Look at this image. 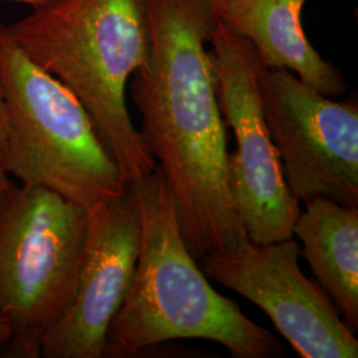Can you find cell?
Returning a JSON list of instances; mask_svg holds the SVG:
<instances>
[{
  "label": "cell",
  "instance_id": "16",
  "mask_svg": "<svg viewBox=\"0 0 358 358\" xmlns=\"http://www.w3.org/2000/svg\"><path fill=\"white\" fill-rule=\"evenodd\" d=\"M210 1H211V3H213V6L215 7L217 16H219V15H222V13H224V10L227 8V6H229V1H230V0H210Z\"/></svg>",
  "mask_w": 358,
  "mask_h": 358
},
{
  "label": "cell",
  "instance_id": "6",
  "mask_svg": "<svg viewBox=\"0 0 358 358\" xmlns=\"http://www.w3.org/2000/svg\"><path fill=\"white\" fill-rule=\"evenodd\" d=\"M208 43L220 112L236 138L230 154L231 189L245 235L255 243L294 238L301 208L284 180L266 122L260 90L264 66L252 44L219 16Z\"/></svg>",
  "mask_w": 358,
  "mask_h": 358
},
{
  "label": "cell",
  "instance_id": "9",
  "mask_svg": "<svg viewBox=\"0 0 358 358\" xmlns=\"http://www.w3.org/2000/svg\"><path fill=\"white\" fill-rule=\"evenodd\" d=\"M88 214L75 296L44 337L40 357H105L109 328L133 282L141 244V217L133 186Z\"/></svg>",
  "mask_w": 358,
  "mask_h": 358
},
{
  "label": "cell",
  "instance_id": "8",
  "mask_svg": "<svg viewBox=\"0 0 358 358\" xmlns=\"http://www.w3.org/2000/svg\"><path fill=\"white\" fill-rule=\"evenodd\" d=\"M294 238L255 243L245 238L201 257L202 271L267 313L301 358H357L358 340L328 294L299 266Z\"/></svg>",
  "mask_w": 358,
  "mask_h": 358
},
{
  "label": "cell",
  "instance_id": "14",
  "mask_svg": "<svg viewBox=\"0 0 358 358\" xmlns=\"http://www.w3.org/2000/svg\"><path fill=\"white\" fill-rule=\"evenodd\" d=\"M0 1H15V3H23L29 7H32V10H38L43 8L45 6H50L56 0H0Z\"/></svg>",
  "mask_w": 358,
  "mask_h": 358
},
{
  "label": "cell",
  "instance_id": "4",
  "mask_svg": "<svg viewBox=\"0 0 358 358\" xmlns=\"http://www.w3.org/2000/svg\"><path fill=\"white\" fill-rule=\"evenodd\" d=\"M0 76L8 112L1 165L10 176L88 211L128 189L85 108L17 48L1 23Z\"/></svg>",
  "mask_w": 358,
  "mask_h": 358
},
{
  "label": "cell",
  "instance_id": "5",
  "mask_svg": "<svg viewBox=\"0 0 358 358\" xmlns=\"http://www.w3.org/2000/svg\"><path fill=\"white\" fill-rule=\"evenodd\" d=\"M88 210L43 186L11 183L0 194V317L13 353L40 357L44 337L75 291Z\"/></svg>",
  "mask_w": 358,
  "mask_h": 358
},
{
  "label": "cell",
  "instance_id": "3",
  "mask_svg": "<svg viewBox=\"0 0 358 358\" xmlns=\"http://www.w3.org/2000/svg\"><path fill=\"white\" fill-rule=\"evenodd\" d=\"M140 208L141 244L128 294L108 332L106 356H133L167 341L199 338L232 357H284V346L217 292L179 230L161 171L131 185Z\"/></svg>",
  "mask_w": 358,
  "mask_h": 358
},
{
  "label": "cell",
  "instance_id": "15",
  "mask_svg": "<svg viewBox=\"0 0 358 358\" xmlns=\"http://www.w3.org/2000/svg\"><path fill=\"white\" fill-rule=\"evenodd\" d=\"M10 185H11L10 174L7 173V170L4 169V166H3L1 162H0V194L4 192Z\"/></svg>",
  "mask_w": 358,
  "mask_h": 358
},
{
  "label": "cell",
  "instance_id": "12",
  "mask_svg": "<svg viewBox=\"0 0 358 358\" xmlns=\"http://www.w3.org/2000/svg\"><path fill=\"white\" fill-rule=\"evenodd\" d=\"M8 141V112H7V103L6 94L3 88V81L0 76V162L6 153Z\"/></svg>",
  "mask_w": 358,
  "mask_h": 358
},
{
  "label": "cell",
  "instance_id": "2",
  "mask_svg": "<svg viewBox=\"0 0 358 358\" xmlns=\"http://www.w3.org/2000/svg\"><path fill=\"white\" fill-rule=\"evenodd\" d=\"M7 27L17 48L85 108L127 186L157 169L127 103L149 55L148 0H56Z\"/></svg>",
  "mask_w": 358,
  "mask_h": 358
},
{
  "label": "cell",
  "instance_id": "13",
  "mask_svg": "<svg viewBox=\"0 0 358 358\" xmlns=\"http://www.w3.org/2000/svg\"><path fill=\"white\" fill-rule=\"evenodd\" d=\"M11 337H13L11 327L0 317V345L10 343Z\"/></svg>",
  "mask_w": 358,
  "mask_h": 358
},
{
  "label": "cell",
  "instance_id": "7",
  "mask_svg": "<svg viewBox=\"0 0 358 358\" xmlns=\"http://www.w3.org/2000/svg\"><path fill=\"white\" fill-rule=\"evenodd\" d=\"M263 110L299 202L324 196L358 207V108L338 103L282 68L260 73Z\"/></svg>",
  "mask_w": 358,
  "mask_h": 358
},
{
  "label": "cell",
  "instance_id": "11",
  "mask_svg": "<svg viewBox=\"0 0 358 358\" xmlns=\"http://www.w3.org/2000/svg\"><path fill=\"white\" fill-rule=\"evenodd\" d=\"M292 235L301 254L343 313L349 328H358V207L317 196L306 202Z\"/></svg>",
  "mask_w": 358,
  "mask_h": 358
},
{
  "label": "cell",
  "instance_id": "10",
  "mask_svg": "<svg viewBox=\"0 0 358 358\" xmlns=\"http://www.w3.org/2000/svg\"><path fill=\"white\" fill-rule=\"evenodd\" d=\"M307 0H230L219 17L248 40L264 68L291 71L328 97L345 93L343 75L308 40L301 23Z\"/></svg>",
  "mask_w": 358,
  "mask_h": 358
},
{
  "label": "cell",
  "instance_id": "1",
  "mask_svg": "<svg viewBox=\"0 0 358 358\" xmlns=\"http://www.w3.org/2000/svg\"><path fill=\"white\" fill-rule=\"evenodd\" d=\"M148 19L149 55L129 81L131 100L196 260L247 238L231 189L227 127L206 48L217 10L210 0H148Z\"/></svg>",
  "mask_w": 358,
  "mask_h": 358
}]
</instances>
